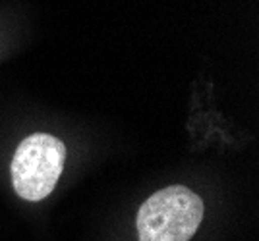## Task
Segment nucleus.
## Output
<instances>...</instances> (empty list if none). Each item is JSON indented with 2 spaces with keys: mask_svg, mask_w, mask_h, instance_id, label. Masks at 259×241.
Segmentation results:
<instances>
[{
  "mask_svg": "<svg viewBox=\"0 0 259 241\" xmlns=\"http://www.w3.org/2000/svg\"><path fill=\"white\" fill-rule=\"evenodd\" d=\"M203 220V201L192 189L170 186L153 193L138 212L140 241H190Z\"/></svg>",
  "mask_w": 259,
  "mask_h": 241,
  "instance_id": "1",
  "label": "nucleus"
},
{
  "mask_svg": "<svg viewBox=\"0 0 259 241\" xmlns=\"http://www.w3.org/2000/svg\"><path fill=\"white\" fill-rule=\"evenodd\" d=\"M66 160V147L49 133L23 139L12 160V182L25 201H41L53 193Z\"/></svg>",
  "mask_w": 259,
  "mask_h": 241,
  "instance_id": "2",
  "label": "nucleus"
}]
</instances>
